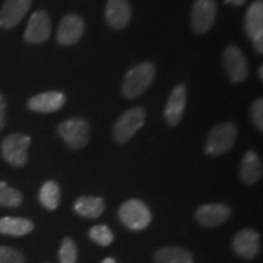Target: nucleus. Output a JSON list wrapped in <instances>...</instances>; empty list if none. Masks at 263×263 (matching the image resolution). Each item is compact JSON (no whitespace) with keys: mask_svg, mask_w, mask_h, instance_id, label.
Instances as JSON below:
<instances>
[{"mask_svg":"<svg viewBox=\"0 0 263 263\" xmlns=\"http://www.w3.org/2000/svg\"><path fill=\"white\" fill-rule=\"evenodd\" d=\"M245 32L250 39L263 32V3L256 0L249 6L245 15Z\"/></svg>","mask_w":263,"mask_h":263,"instance_id":"19","label":"nucleus"},{"mask_svg":"<svg viewBox=\"0 0 263 263\" xmlns=\"http://www.w3.org/2000/svg\"><path fill=\"white\" fill-rule=\"evenodd\" d=\"M59 259H60V263L77 262V246L71 238H65L61 241L60 249H59Z\"/></svg>","mask_w":263,"mask_h":263,"instance_id":"24","label":"nucleus"},{"mask_svg":"<svg viewBox=\"0 0 263 263\" xmlns=\"http://www.w3.org/2000/svg\"><path fill=\"white\" fill-rule=\"evenodd\" d=\"M76 213L84 218H98L105 210V202L98 196H81L73 206Z\"/></svg>","mask_w":263,"mask_h":263,"instance_id":"18","label":"nucleus"},{"mask_svg":"<svg viewBox=\"0 0 263 263\" xmlns=\"http://www.w3.org/2000/svg\"><path fill=\"white\" fill-rule=\"evenodd\" d=\"M226 4H232L234 6H241L246 3V0H224Z\"/></svg>","mask_w":263,"mask_h":263,"instance_id":"30","label":"nucleus"},{"mask_svg":"<svg viewBox=\"0 0 263 263\" xmlns=\"http://www.w3.org/2000/svg\"><path fill=\"white\" fill-rule=\"evenodd\" d=\"M51 34V21L49 15L43 10L33 12L25 32V41L31 44H41L48 41Z\"/></svg>","mask_w":263,"mask_h":263,"instance_id":"9","label":"nucleus"},{"mask_svg":"<svg viewBox=\"0 0 263 263\" xmlns=\"http://www.w3.org/2000/svg\"><path fill=\"white\" fill-rule=\"evenodd\" d=\"M252 43H254L255 50L258 52V54H262L263 52V32L258 33L257 35H255L252 38Z\"/></svg>","mask_w":263,"mask_h":263,"instance_id":"29","label":"nucleus"},{"mask_svg":"<svg viewBox=\"0 0 263 263\" xmlns=\"http://www.w3.org/2000/svg\"><path fill=\"white\" fill-rule=\"evenodd\" d=\"M258 77H259V80L263 81V66H261V67H259V70H258Z\"/></svg>","mask_w":263,"mask_h":263,"instance_id":"32","label":"nucleus"},{"mask_svg":"<svg viewBox=\"0 0 263 263\" xmlns=\"http://www.w3.org/2000/svg\"><path fill=\"white\" fill-rule=\"evenodd\" d=\"M251 120L258 130H263V100L257 99L251 105Z\"/></svg>","mask_w":263,"mask_h":263,"instance_id":"27","label":"nucleus"},{"mask_svg":"<svg viewBox=\"0 0 263 263\" xmlns=\"http://www.w3.org/2000/svg\"><path fill=\"white\" fill-rule=\"evenodd\" d=\"M185 105L186 87L183 83L177 84L170 95L163 112V116L170 126H177L182 121Z\"/></svg>","mask_w":263,"mask_h":263,"instance_id":"14","label":"nucleus"},{"mask_svg":"<svg viewBox=\"0 0 263 263\" xmlns=\"http://www.w3.org/2000/svg\"><path fill=\"white\" fill-rule=\"evenodd\" d=\"M84 32V21L77 14H67L59 25L57 39L61 45L68 47L80 41Z\"/></svg>","mask_w":263,"mask_h":263,"instance_id":"11","label":"nucleus"},{"mask_svg":"<svg viewBox=\"0 0 263 263\" xmlns=\"http://www.w3.org/2000/svg\"><path fill=\"white\" fill-rule=\"evenodd\" d=\"M238 138V127L234 122H224L212 128L207 137L205 151L207 155L219 156L234 146Z\"/></svg>","mask_w":263,"mask_h":263,"instance_id":"2","label":"nucleus"},{"mask_svg":"<svg viewBox=\"0 0 263 263\" xmlns=\"http://www.w3.org/2000/svg\"><path fill=\"white\" fill-rule=\"evenodd\" d=\"M240 178L245 184L252 185L262 178V162L255 151H248L240 164Z\"/></svg>","mask_w":263,"mask_h":263,"instance_id":"17","label":"nucleus"},{"mask_svg":"<svg viewBox=\"0 0 263 263\" xmlns=\"http://www.w3.org/2000/svg\"><path fill=\"white\" fill-rule=\"evenodd\" d=\"M60 186L55 180H48L42 185L39 190V201L49 211L58 209L60 203Z\"/></svg>","mask_w":263,"mask_h":263,"instance_id":"22","label":"nucleus"},{"mask_svg":"<svg viewBox=\"0 0 263 263\" xmlns=\"http://www.w3.org/2000/svg\"><path fill=\"white\" fill-rule=\"evenodd\" d=\"M0 263H25V256L16 249L0 246Z\"/></svg>","mask_w":263,"mask_h":263,"instance_id":"26","label":"nucleus"},{"mask_svg":"<svg viewBox=\"0 0 263 263\" xmlns=\"http://www.w3.org/2000/svg\"><path fill=\"white\" fill-rule=\"evenodd\" d=\"M232 215V210L224 203H206L196 210L195 218L200 226L206 228L221 226Z\"/></svg>","mask_w":263,"mask_h":263,"instance_id":"12","label":"nucleus"},{"mask_svg":"<svg viewBox=\"0 0 263 263\" xmlns=\"http://www.w3.org/2000/svg\"><path fill=\"white\" fill-rule=\"evenodd\" d=\"M101 263H116V261L112 257H106L105 259H103V262Z\"/></svg>","mask_w":263,"mask_h":263,"instance_id":"31","label":"nucleus"},{"mask_svg":"<svg viewBox=\"0 0 263 263\" xmlns=\"http://www.w3.org/2000/svg\"><path fill=\"white\" fill-rule=\"evenodd\" d=\"M59 136L72 149H81L89 143L90 124L83 118H70L58 127Z\"/></svg>","mask_w":263,"mask_h":263,"instance_id":"6","label":"nucleus"},{"mask_svg":"<svg viewBox=\"0 0 263 263\" xmlns=\"http://www.w3.org/2000/svg\"><path fill=\"white\" fill-rule=\"evenodd\" d=\"M31 137L24 134H10L2 143V155L6 162L15 167H24L28 160V149Z\"/></svg>","mask_w":263,"mask_h":263,"instance_id":"5","label":"nucleus"},{"mask_svg":"<svg viewBox=\"0 0 263 263\" xmlns=\"http://www.w3.org/2000/svg\"><path fill=\"white\" fill-rule=\"evenodd\" d=\"M156 68L151 62H143L127 72L122 84V93L127 99H136L145 91L155 77Z\"/></svg>","mask_w":263,"mask_h":263,"instance_id":"1","label":"nucleus"},{"mask_svg":"<svg viewBox=\"0 0 263 263\" xmlns=\"http://www.w3.org/2000/svg\"><path fill=\"white\" fill-rule=\"evenodd\" d=\"M22 203V195L18 190L0 182V205L5 207H17Z\"/></svg>","mask_w":263,"mask_h":263,"instance_id":"23","label":"nucleus"},{"mask_svg":"<svg viewBox=\"0 0 263 263\" xmlns=\"http://www.w3.org/2000/svg\"><path fill=\"white\" fill-rule=\"evenodd\" d=\"M31 6L32 0H5L0 9V27L14 28L27 15Z\"/></svg>","mask_w":263,"mask_h":263,"instance_id":"10","label":"nucleus"},{"mask_svg":"<svg viewBox=\"0 0 263 263\" xmlns=\"http://www.w3.org/2000/svg\"><path fill=\"white\" fill-rule=\"evenodd\" d=\"M5 117H6V101L4 95L0 93V132L5 126Z\"/></svg>","mask_w":263,"mask_h":263,"instance_id":"28","label":"nucleus"},{"mask_svg":"<svg viewBox=\"0 0 263 263\" xmlns=\"http://www.w3.org/2000/svg\"><path fill=\"white\" fill-rule=\"evenodd\" d=\"M156 263H194L192 252L178 246H163L155 254Z\"/></svg>","mask_w":263,"mask_h":263,"instance_id":"21","label":"nucleus"},{"mask_svg":"<svg viewBox=\"0 0 263 263\" xmlns=\"http://www.w3.org/2000/svg\"><path fill=\"white\" fill-rule=\"evenodd\" d=\"M34 229V224L26 218L20 217H3L0 218V234L11 236L27 235Z\"/></svg>","mask_w":263,"mask_h":263,"instance_id":"20","label":"nucleus"},{"mask_svg":"<svg viewBox=\"0 0 263 263\" xmlns=\"http://www.w3.org/2000/svg\"><path fill=\"white\" fill-rule=\"evenodd\" d=\"M120 221L130 230H143L151 223L153 216L145 202L138 199H130L118 210Z\"/></svg>","mask_w":263,"mask_h":263,"instance_id":"4","label":"nucleus"},{"mask_svg":"<svg viewBox=\"0 0 263 263\" xmlns=\"http://www.w3.org/2000/svg\"><path fill=\"white\" fill-rule=\"evenodd\" d=\"M146 111L144 107H132L122 114L115 123L112 136L118 144H126L136 136L145 122Z\"/></svg>","mask_w":263,"mask_h":263,"instance_id":"3","label":"nucleus"},{"mask_svg":"<svg viewBox=\"0 0 263 263\" xmlns=\"http://www.w3.org/2000/svg\"><path fill=\"white\" fill-rule=\"evenodd\" d=\"M66 103V97L61 91H44L32 97L28 108L39 114H51L60 110Z\"/></svg>","mask_w":263,"mask_h":263,"instance_id":"16","label":"nucleus"},{"mask_svg":"<svg viewBox=\"0 0 263 263\" xmlns=\"http://www.w3.org/2000/svg\"><path fill=\"white\" fill-rule=\"evenodd\" d=\"M235 254L245 259L255 258L259 251V234L254 229H242L233 239Z\"/></svg>","mask_w":263,"mask_h":263,"instance_id":"13","label":"nucleus"},{"mask_svg":"<svg viewBox=\"0 0 263 263\" xmlns=\"http://www.w3.org/2000/svg\"><path fill=\"white\" fill-rule=\"evenodd\" d=\"M223 66L233 83L245 81L249 74V66L244 52L236 45H229L223 51Z\"/></svg>","mask_w":263,"mask_h":263,"instance_id":"7","label":"nucleus"},{"mask_svg":"<svg viewBox=\"0 0 263 263\" xmlns=\"http://www.w3.org/2000/svg\"><path fill=\"white\" fill-rule=\"evenodd\" d=\"M132 17V6L128 0H107L105 18L107 25L114 29L127 27Z\"/></svg>","mask_w":263,"mask_h":263,"instance_id":"15","label":"nucleus"},{"mask_svg":"<svg viewBox=\"0 0 263 263\" xmlns=\"http://www.w3.org/2000/svg\"><path fill=\"white\" fill-rule=\"evenodd\" d=\"M89 238L98 245L108 246L112 242L114 234L106 226H95L89 230Z\"/></svg>","mask_w":263,"mask_h":263,"instance_id":"25","label":"nucleus"},{"mask_svg":"<svg viewBox=\"0 0 263 263\" xmlns=\"http://www.w3.org/2000/svg\"><path fill=\"white\" fill-rule=\"evenodd\" d=\"M217 17L216 0H195L192 9V27L199 34L209 32Z\"/></svg>","mask_w":263,"mask_h":263,"instance_id":"8","label":"nucleus"}]
</instances>
